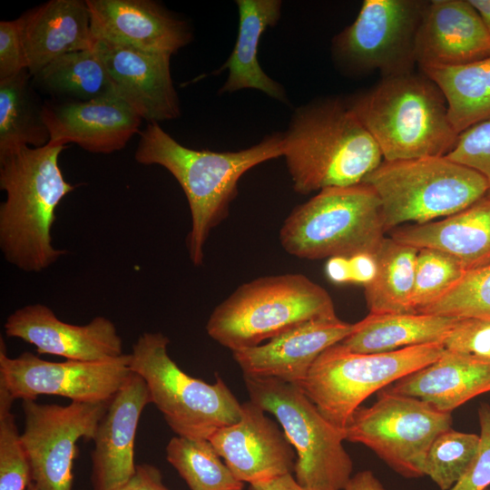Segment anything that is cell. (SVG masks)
I'll return each instance as SVG.
<instances>
[{"label":"cell","instance_id":"obj_31","mask_svg":"<svg viewBox=\"0 0 490 490\" xmlns=\"http://www.w3.org/2000/svg\"><path fill=\"white\" fill-rule=\"evenodd\" d=\"M418 249L385 238L375 254L377 273L365 286L369 313H412L415 269Z\"/></svg>","mask_w":490,"mask_h":490},{"label":"cell","instance_id":"obj_20","mask_svg":"<svg viewBox=\"0 0 490 490\" xmlns=\"http://www.w3.org/2000/svg\"><path fill=\"white\" fill-rule=\"evenodd\" d=\"M95 41L173 54L191 39L184 21L151 0H86Z\"/></svg>","mask_w":490,"mask_h":490},{"label":"cell","instance_id":"obj_2","mask_svg":"<svg viewBox=\"0 0 490 490\" xmlns=\"http://www.w3.org/2000/svg\"><path fill=\"white\" fill-rule=\"evenodd\" d=\"M66 145L21 147L0 155V248L5 259L26 272H41L66 253L52 242L55 210L74 190L58 164Z\"/></svg>","mask_w":490,"mask_h":490},{"label":"cell","instance_id":"obj_17","mask_svg":"<svg viewBox=\"0 0 490 490\" xmlns=\"http://www.w3.org/2000/svg\"><path fill=\"white\" fill-rule=\"evenodd\" d=\"M117 94L149 123L180 116L179 98L171 74V56L96 41Z\"/></svg>","mask_w":490,"mask_h":490},{"label":"cell","instance_id":"obj_6","mask_svg":"<svg viewBox=\"0 0 490 490\" xmlns=\"http://www.w3.org/2000/svg\"><path fill=\"white\" fill-rule=\"evenodd\" d=\"M363 182L380 200L386 232L405 222L424 224L448 217L488 192L482 174L446 156L383 160Z\"/></svg>","mask_w":490,"mask_h":490},{"label":"cell","instance_id":"obj_40","mask_svg":"<svg viewBox=\"0 0 490 490\" xmlns=\"http://www.w3.org/2000/svg\"><path fill=\"white\" fill-rule=\"evenodd\" d=\"M28 70L19 18L0 22V81Z\"/></svg>","mask_w":490,"mask_h":490},{"label":"cell","instance_id":"obj_44","mask_svg":"<svg viewBox=\"0 0 490 490\" xmlns=\"http://www.w3.org/2000/svg\"><path fill=\"white\" fill-rule=\"evenodd\" d=\"M344 490H386V488L372 471L364 470L351 476Z\"/></svg>","mask_w":490,"mask_h":490},{"label":"cell","instance_id":"obj_39","mask_svg":"<svg viewBox=\"0 0 490 490\" xmlns=\"http://www.w3.org/2000/svg\"><path fill=\"white\" fill-rule=\"evenodd\" d=\"M480 426L476 454L467 471L450 490H486L490 485V405L477 410Z\"/></svg>","mask_w":490,"mask_h":490},{"label":"cell","instance_id":"obj_26","mask_svg":"<svg viewBox=\"0 0 490 490\" xmlns=\"http://www.w3.org/2000/svg\"><path fill=\"white\" fill-rule=\"evenodd\" d=\"M239 33L234 49L220 70L227 69L228 78L221 93H232L245 88L263 92L271 98L284 102L282 86L269 77L258 60L261 34L279 19L281 2L279 0H238Z\"/></svg>","mask_w":490,"mask_h":490},{"label":"cell","instance_id":"obj_23","mask_svg":"<svg viewBox=\"0 0 490 490\" xmlns=\"http://www.w3.org/2000/svg\"><path fill=\"white\" fill-rule=\"evenodd\" d=\"M31 75L68 53L93 48L86 0H50L19 17Z\"/></svg>","mask_w":490,"mask_h":490},{"label":"cell","instance_id":"obj_10","mask_svg":"<svg viewBox=\"0 0 490 490\" xmlns=\"http://www.w3.org/2000/svg\"><path fill=\"white\" fill-rule=\"evenodd\" d=\"M445 350L436 342L363 354L338 343L319 355L299 387L330 423L345 430L369 396L436 361Z\"/></svg>","mask_w":490,"mask_h":490},{"label":"cell","instance_id":"obj_34","mask_svg":"<svg viewBox=\"0 0 490 490\" xmlns=\"http://www.w3.org/2000/svg\"><path fill=\"white\" fill-rule=\"evenodd\" d=\"M451 256L434 249H419L415 269L411 312L418 313L450 290L466 274Z\"/></svg>","mask_w":490,"mask_h":490},{"label":"cell","instance_id":"obj_7","mask_svg":"<svg viewBox=\"0 0 490 490\" xmlns=\"http://www.w3.org/2000/svg\"><path fill=\"white\" fill-rule=\"evenodd\" d=\"M385 233L380 200L369 184L361 182L319 191L289 214L279 240L295 257L320 260L375 255Z\"/></svg>","mask_w":490,"mask_h":490},{"label":"cell","instance_id":"obj_19","mask_svg":"<svg viewBox=\"0 0 490 490\" xmlns=\"http://www.w3.org/2000/svg\"><path fill=\"white\" fill-rule=\"evenodd\" d=\"M353 324L332 318L298 325L267 343L232 351L243 376L276 378L298 387L319 355L341 342Z\"/></svg>","mask_w":490,"mask_h":490},{"label":"cell","instance_id":"obj_16","mask_svg":"<svg viewBox=\"0 0 490 490\" xmlns=\"http://www.w3.org/2000/svg\"><path fill=\"white\" fill-rule=\"evenodd\" d=\"M4 329L7 337L34 345L40 355H54L67 360L101 361L124 354L116 327L103 316L93 318L85 325H74L59 319L49 307L35 303L11 313Z\"/></svg>","mask_w":490,"mask_h":490},{"label":"cell","instance_id":"obj_48","mask_svg":"<svg viewBox=\"0 0 490 490\" xmlns=\"http://www.w3.org/2000/svg\"><path fill=\"white\" fill-rule=\"evenodd\" d=\"M486 490H490V489H486Z\"/></svg>","mask_w":490,"mask_h":490},{"label":"cell","instance_id":"obj_41","mask_svg":"<svg viewBox=\"0 0 490 490\" xmlns=\"http://www.w3.org/2000/svg\"><path fill=\"white\" fill-rule=\"evenodd\" d=\"M114 490H169L162 482L160 470L150 464L136 466L134 475Z\"/></svg>","mask_w":490,"mask_h":490},{"label":"cell","instance_id":"obj_25","mask_svg":"<svg viewBox=\"0 0 490 490\" xmlns=\"http://www.w3.org/2000/svg\"><path fill=\"white\" fill-rule=\"evenodd\" d=\"M390 238L416 249H434L456 260L466 271L490 264V198L443 220L390 230Z\"/></svg>","mask_w":490,"mask_h":490},{"label":"cell","instance_id":"obj_42","mask_svg":"<svg viewBox=\"0 0 490 490\" xmlns=\"http://www.w3.org/2000/svg\"><path fill=\"white\" fill-rule=\"evenodd\" d=\"M350 282L363 283L365 286L374 279L377 263L376 256L368 253L348 257Z\"/></svg>","mask_w":490,"mask_h":490},{"label":"cell","instance_id":"obj_30","mask_svg":"<svg viewBox=\"0 0 490 490\" xmlns=\"http://www.w3.org/2000/svg\"><path fill=\"white\" fill-rule=\"evenodd\" d=\"M26 69L0 81V155L24 146L38 148L50 142L44 122V103L33 88Z\"/></svg>","mask_w":490,"mask_h":490},{"label":"cell","instance_id":"obj_46","mask_svg":"<svg viewBox=\"0 0 490 490\" xmlns=\"http://www.w3.org/2000/svg\"><path fill=\"white\" fill-rule=\"evenodd\" d=\"M479 14L482 22L490 36V0H469Z\"/></svg>","mask_w":490,"mask_h":490},{"label":"cell","instance_id":"obj_28","mask_svg":"<svg viewBox=\"0 0 490 490\" xmlns=\"http://www.w3.org/2000/svg\"><path fill=\"white\" fill-rule=\"evenodd\" d=\"M421 72L442 91L450 122L458 133L490 121V54L469 64Z\"/></svg>","mask_w":490,"mask_h":490},{"label":"cell","instance_id":"obj_29","mask_svg":"<svg viewBox=\"0 0 490 490\" xmlns=\"http://www.w3.org/2000/svg\"><path fill=\"white\" fill-rule=\"evenodd\" d=\"M32 82L57 102H87L117 94L94 46L57 57L33 75Z\"/></svg>","mask_w":490,"mask_h":490},{"label":"cell","instance_id":"obj_24","mask_svg":"<svg viewBox=\"0 0 490 490\" xmlns=\"http://www.w3.org/2000/svg\"><path fill=\"white\" fill-rule=\"evenodd\" d=\"M386 389L451 413L476 396L490 392V360L446 349L436 361Z\"/></svg>","mask_w":490,"mask_h":490},{"label":"cell","instance_id":"obj_33","mask_svg":"<svg viewBox=\"0 0 490 490\" xmlns=\"http://www.w3.org/2000/svg\"><path fill=\"white\" fill-rule=\"evenodd\" d=\"M479 443V435L454 430L441 433L430 446L424 474L440 490H450L467 471Z\"/></svg>","mask_w":490,"mask_h":490},{"label":"cell","instance_id":"obj_9","mask_svg":"<svg viewBox=\"0 0 490 490\" xmlns=\"http://www.w3.org/2000/svg\"><path fill=\"white\" fill-rule=\"evenodd\" d=\"M243 379L250 400L277 418L295 448L296 481L307 490H344L353 470L343 446L345 430L330 423L299 387L276 378Z\"/></svg>","mask_w":490,"mask_h":490},{"label":"cell","instance_id":"obj_5","mask_svg":"<svg viewBox=\"0 0 490 490\" xmlns=\"http://www.w3.org/2000/svg\"><path fill=\"white\" fill-rule=\"evenodd\" d=\"M336 316L325 289L302 274L287 273L240 286L214 309L206 331L235 351L260 345L304 322Z\"/></svg>","mask_w":490,"mask_h":490},{"label":"cell","instance_id":"obj_32","mask_svg":"<svg viewBox=\"0 0 490 490\" xmlns=\"http://www.w3.org/2000/svg\"><path fill=\"white\" fill-rule=\"evenodd\" d=\"M208 439L173 436L166 446V459L191 490H242Z\"/></svg>","mask_w":490,"mask_h":490},{"label":"cell","instance_id":"obj_18","mask_svg":"<svg viewBox=\"0 0 490 490\" xmlns=\"http://www.w3.org/2000/svg\"><path fill=\"white\" fill-rule=\"evenodd\" d=\"M52 144L75 143L93 153L120 151L139 132L142 119L119 95L87 102L44 103Z\"/></svg>","mask_w":490,"mask_h":490},{"label":"cell","instance_id":"obj_3","mask_svg":"<svg viewBox=\"0 0 490 490\" xmlns=\"http://www.w3.org/2000/svg\"><path fill=\"white\" fill-rule=\"evenodd\" d=\"M281 137L293 188L301 194L361 183L383 162L375 140L339 99L299 108Z\"/></svg>","mask_w":490,"mask_h":490},{"label":"cell","instance_id":"obj_8","mask_svg":"<svg viewBox=\"0 0 490 490\" xmlns=\"http://www.w3.org/2000/svg\"><path fill=\"white\" fill-rule=\"evenodd\" d=\"M169 338L144 332L130 353L132 372L141 376L151 404L179 436L209 439L218 429L238 422L241 404L220 377L209 384L186 374L169 356Z\"/></svg>","mask_w":490,"mask_h":490},{"label":"cell","instance_id":"obj_21","mask_svg":"<svg viewBox=\"0 0 490 490\" xmlns=\"http://www.w3.org/2000/svg\"><path fill=\"white\" fill-rule=\"evenodd\" d=\"M151 399L144 379L132 372L99 422L91 454L93 490H114L135 473L134 442L140 417Z\"/></svg>","mask_w":490,"mask_h":490},{"label":"cell","instance_id":"obj_38","mask_svg":"<svg viewBox=\"0 0 490 490\" xmlns=\"http://www.w3.org/2000/svg\"><path fill=\"white\" fill-rule=\"evenodd\" d=\"M443 345L449 351L490 360V319L457 318Z\"/></svg>","mask_w":490,"mask_h":490},{"label":"cell","instance_id":"obj_43","mask_svg":"<svg viewBox=\"0 0 490 490\" xmlns=\"http://www.w3.org/2000/svg\"><path fill=\"white\" fill-rule=\"evenodd\" d=\"M249 490H307L292 475L287 474L273 479L250 485Z\"/></svg>","mask_w":490,"mask_h":490},{"label":"cell","instance_id":"obj_45","mask_svg":"<svg viewBox=\"0 0 490 490\" xmlns=\"http://www.w3.org/2000/svg\"><path fill=\"white\" fill-rule=\"evenodd\" d=\"M326 273L333 282H350L348 257L329 258L326 264Z\"/></svg>","mask_w":490,"mask_h":490},{"label":"cell","instance_id":"obj_12","mask_svg":"<svg viewBox=\"0 0 490 490\" xmlns=\"http://www.w3.org/2000/svg\"><path fill=\"white\" fill-rule=\"evenodd\" d=\"M426 0H365L355 21L332 41L347 73L377 71L382 78L414 72L415 46Z\"/></svg>","mask_w":490,"mask_h":490},{"label":"cell","instance_id":"obj_35","mask_svg":"<svg viewBox=\"0 0 490 490\" xmlns=\"http://www.w3.org/2000/svg\"><path fill=\"white\" fill-rule=\"evenodd\" d=\"M418 313L490 319V264L466 271L448 292Z\"/></svg>","mask_w":490,"mask_h":490},{"label":"cell","instance_id":"obj_36","mask_svg":"<svg viewBox=\"0 0 490 490\" xmlns=\"http://www.w3.org/2000/svg\"><path fill=\"white\" fill-rule=\"evenodd\" d=\"M14 398L0 386V490H27L30 462L12 412Z\"/></svg>","mask_w":490,"mask_h":490},{"label":"cell","instance_id":"obj_22","mask_svg":"<svg viewBox=\"0 0 490 490\" xmlns=\"http://www.w3.org/2000/svg\"><path fill=\"white\" fill-rule=\"evenodd\" d=\"M420 70L457 66L490 54V36L469 0H430L416 37Z\"/></svg>","mask_w":490,"mask_h":490},{"label":"cell","instance_id":"obj_1","mask_svg":"<svg viewBox=\"0 0 490 490\" xmlns=\"http://www.w3.org/2000/svg\"><path fill=\"white\" fill-rule=\"evenodd\" d=\"M281 140V133H275L248 149L218 152L185 147L157 122L142 131L135 161L165 168L187 197L191 217L187 245L194 266L202 264L205 242L228 215L240 177L254 166L282 156Z\"/></svg>","mask_w":490,"mask_h":490},{"label":"cell","instance_id":"obj_47","mask_svg":"<svg viewBox=\"0 0 490 490\" xmlns=\"http://www.w3.org/2000/svg\"><path fill=\"white\" fill-rule=\"evenodd\" d=\"M27 490H36V488H35L34 485L32 483V481L28 485Z\"/></svg>","mask_w":490,"mask_h":490},{"label":"cell","instance_id":"obj_15","mask_svg":"<svg viewBox=\"0 0 490 490\" xmlns=\"http://www.w3.org/2000/svg\"><path fill=\"white\" fill-rule=\"evenodd\" d=\"M242 483L250 485L292 474L296 452L284 432L250 400L241 404V416L208 439Z\"/></svg>","mask_w":490,"mask_h":490},{"label":"cell","instance_id":"obj_11","mask_svg":"<svg viewBox=\"0 0 490 490\" xmlns=\"http://www.w3.org/2000/svg\"><path fill=\"white\" fill-rule=\"evenodd\" d=\"M451 425V413L384 388L371 407L355 411L345 434L346 440L366 446L396 473L418 478L425 475L430 446Z\"/></svg>","mask_w":490,"mask_h":490},{"label":"cell","instance_id":"obj_4","mask_svg":"<svg viewBox=\"0 0 490 490\" xmlns=\"http://www.w3.org/2000/svg\"><path fill=\"white\" fill-rule=\"evenodd\" d=\"M347 103L384 161L446 156L459 135L442 91L422 72L381 78Z\"/></svg>","mask_w":490,"mask_h":490},{"label":"cell","instance_id":"obj_37","mask_svg":"<svg viewBox=\"0 0 490 490\" xmlns=\"http://www.w3.org/2000/svg\"><path fill=\"white\" fill-rule=\"evenodd\" d=\"M446 156L482 174L488 184L486 197L490 198V121L460 132L455 147Z\"/></svg>","mask_w":490,"mask_h":490},{"label":"cell","instance_id":"obj_14","mask_svg":"<svg viewBox=\"0 0 490 490\" xmlns=\"http://www.w3.org/2000/svg\"><path fill=\"white\" fill-rule=\"evenodd\" d=\"M130 354L101 361L52 362L25 351L9 358L0 341V386L15 399L56 395L71 401L110 402L132 374Z\"/></svg>","mask_w":490,"mask_h":490},{"label":"cell","instance_id":"obj_13","mask_svg":"<svg viewBox=\"0 0 490 490\" xmlns=\"http://www.w3.org/2000/svg\"><path fill=\"white\" fill-rule=\"evenodd\" d=\"M110 402L66 406L23 400L21 434L36 490H73V464L80 438L93 439Z\"/></svg>","mask_w":490,"mask_h":490},{"label":"cell","instance_id":"obj_27","mask_svg":"<svg viewBox=\"0 0 490 490\" xmlns=\"http://www.w3.org/2000/svg\"><path fill=\"white\" fill-rule=\"evenodd\" d=\"M457 318L424 313L371 314L353 324L341 342L352 352L372 354L442 342Z\"/></svg>","mask_w":490,"mask_h":490}]
</instances>
